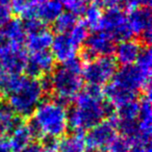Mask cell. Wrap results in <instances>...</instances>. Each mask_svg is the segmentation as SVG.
Segmentation results:
<instances>
[{"mask_svg": "<svg viewBox=\"0 0 152 152\" xmlns=\"http://www.w3.org/2000/svg\"><path fill=\"white\" fill-rule=\"evenodd\" d=\"M74 106L68 112V126L73 132H86L114 115L115 108L104 101L102 88L88 86L74 98Z\"/></svg>", "mask_w": 152, "mask_h": 152, "instance_id": "6da1fadb", "label": "cell"}, {"mask_svg": "<svg viewBox=\"0 0 152 152\" xmlns=\"http://www.w3.org/2000/svg\"><path fill=\"white\" fill-rule=\"evenodd\" d=\"M34 137L55 139L66 134L68 128V110L57 100H42L31 115L29 123Z\"/></svg>", "mask_w": 152, "mask_h": 152, "instance_id": "7a4b0ae2", "label": "cell"}, {"mask_svg": "<svg viewBox=\"0 0 152 152\" xmlns=\"http://www.w3.org/2000/svg\"><path fill=\"white\" fill-rule=\"evenodd\" d=\"M81 71L83 64L77 57L53 69L50 79L52 92L56 97L55 100L65 105L74 100L83 90V78Z\"/></svg>", "mask_w": 152, "mask_h": 152, "instance_id": "3957f363", "label": "cell"}, {"mask_svg": "<svg viewBox=\"0 0 152 152\" xmlns=\"http://www.w3.org/2000/svg\"><path fill=\"white\" fill-rule=\"evenodd\" d=\"M44 97L39 79L20 76L16 87L7 94V105L20 118L30 117Z\"/></svg>", "mask_w": 152, "mask_h": 152, "instance_id": "277c9868", "label": "cell"}, {"mask_svg": "<svg viewBox=\"0 0 152 152\" xmlns=\"http://www.w3.org/2000/svg\"><path fill=\"white\" fill-rule=\"evenodd\" d=\"M116 72L117 63L112 56H99L85 61L81 75L88 86L102 88L114 78Z\"/></svg>", "mask_w": 152, "mask_h": 152, "instance_id": "5b68a950", "label": "cell"}, {"mask_svg": "<svg viewBox=\"0 0 152 152\" xmlns=\"http://www.w3.org/2000/svg\"><path fill=\"white\" fill-rule=\"evenodd\" d=\"M98 30L108 36L114 42L128 40L133 36L127 22V15L119 7L107 9L102 14Z\"/></svg>", "mask_w": 152, "mask_h": 152, "instance_id": "8992f818", "label": "cell"}, {"mask_svg": "<svg viewBox=\"0 0 152 152\" xmlns=\"http://www.w3.org/2000/svg\"><path fill=\"white\" fill-rule=\"evenodd\" d=\"M117 135L118 128L112 116L88 130V134L85 137L86 147L91 152H107L108 147Z\"/></svg>", "mask_w": 152, "mask_h": 152, "instance_id": "52a82bcc", "label": "cell"}, {"mask_svg": "<svg viewBox=\"0 0 152 152\" xmlns=\"http://www.w3.org/2000/svg\"><path fill=\"white\" fill-rule=\"evenodd\" d=\"M150 79H151V73L143 71L133 64L117 70L112 80L126 90L139 94L140 92L145 93L148 90H151Z\"/></svg>", "mask_w": 152, "mask_h": 152, "instance_id": "ba28073f", "label": "cell"}, {"mask_svg": "<svg viewBox=\"0 0 152 152\" xmlns=\"http://www.w3.org/2000/svg\"><path fill=\"white\" fill-rule=\"evenodd\" d=\"M151 21V12L149 7L131 10L127 15V22L132 34L139 37L146 46H149L152 41Z\"/></svg>", "mask_w": 152, "mask_h": 152, "instance_id": "9c48e42d", "label": "cell"}, {"mask_svg": "<svg viewBox=\"0 0 152 152\" xmlns=\"http://www.w3.org/2000/svg\"><path fill=\"white\" fill-rule=\"evenodd\" d=\"M151 90L144 93V97L139 101V116H137V130L132 143L150 144L152 131V108Z\"/></svg>", "mask_w": 152, "mask_h": 152, "instance_id": "30bf717a", "label": "cell"}, {"mask_svg": "<svg viewBox=\"0 0 152 152\" xmlns=\"http://www.w3.org/2000/svg\"><path fill=\"white\" fill-rule=\"evenodd\" d=\"M86 49L83 50V61H91L99 56H110L115 50V42L100 30H96L94 34H89L86 41Z\"/></svg>", "mask_w": 152, "mask_h": 152, "instance_id": "8fae6325", "label": "cell"}, {"mask_svg": "<svg viewBox=\"0 0 152 152\" xmlns=\"http://www.w3.org/2000/svg\"><path fill=\"white\" fill-rule=\"evenodd\" d=\"M54 65L55 59L48 50L31 52L27 56L24 72H26L28 77L38 79L51 73L54 69Z\"/></svg>", "mask_w": 152, "mask_h": 152, "instance_id": "7c38bea8", "label": "cell"}, {"mask_svg": "<svg viewBox=\"0 0 152 152\" xmlns=\"http://www.w3.org/2000/svg\"><path fill=\"white\" fill-rule=\"evenodd\" d=\"M27 61L23 46H12L0 57V70L11 75H21Z\"/></svg>", "mask_w": 152, "mask_h": 152, "instance_id": "4fadbf2b", "label": "cell"}, {"mask_svg": "<svg viewBox=\"0 0 152 152\" xmlns=\"http://www.w3.org/2000/svg\"><path fill=\"white\" fill-rule=\"evenodd\" d=\"M50 48L51 54L55 61L65 64L77 57L79 47L71 40L68 34H57L53 38Z\"/></svg>", "mask_w": 152, "mask_h": 152, "instance_id": "5bb4252c", "label": "cell"}, {"mask_svg": "<svg viewBox=\"0 0 152 152\" xmlns=\"http://www.w3.org/2000/svg\"><path fill=\"white\" fill-rule=\"evenodd\" d=\"M142 48L143 47L139 41L128 39L119 42V44L115 46L113 54H115L116 63L122 67H125V66L133 65L137 61Z\"/></svg>", "mask_w": 152, "mask_h": 152, "instance_id": "9a60e30c", "label": "cell"}, {"mask_svg": "<svg viewBox=\"0 0 152 152\" xmlns=\"http://www.w3.org/2000/svg\"><path fill=\"white\" fill-rule=\"evenodd\" d=\"M34 139V134L30 125L19 121L11 130L9 139L5 141L7 150H11V152H20Z\"/></svg>", "mask_w": 152, "mask_h": 152, "instance_id": "2e32d148", "label": "cell"}, {"mask_svg": "<svg viewBox=\"0 0 152 152\" xmlns=\"http://www.w3.org/2000/svg\"><path fill=\"white\" fill-rule=\"evenodd\" d=\"M53 34L46 27L37 30L31 34H27L24 44L30 52L45 51L50 48L53 41Z\"/></svg>", "mask_w": 152, "mask_h": 152, "instance_id": "e0dca14e", "label": "cell"}, {"mask_svg": "<svg viewBox=\"0 0 152 152\" xmlns=\"http://www.w3.org/2000/svg\"><path fill=\"white\" fill-rule=\"evenodd\" d=\"M64 12V7L59 0H48L43 4L37 7L36 15L44 24L53 23L57 17Z\"/></svg>", "mask_w": 152, "mask_h": 152, "instance_id": "ac0fdd59", "label": "cell"}, {"mask_svg": "<svg viewBox=\"0 0 152 152\" xmlns=\"http://www.w3.org/2000/svg\"><path fill=\"white\" fill-rule=\"evenodd\" d=\"M1 32L13 46H22L25 42L26 32L24 29L23 22L18 19H12L2 28Z\"/></svg>", "mask_w": 152, "mask_h": 152, "instance_id": "d6986e66", "label": "cell"}, {"mask_svg": "<svg viewBox=\"0 0 152 152\" xmlns=\"http://www.w3.org/2000/svg\"><path fill=\"white\" fill-rule=\"evenodd\" d=\"M58 152H86V140L83 133L74 132L72 134L61 137L57 142Z\"/></svg>", "mask_w": 152, "mask_h": 152, "instance_id": "ffe728a7", "label": "cell"}, {"mask_svg": "<svg viewBox=\"0 0 152 152\" xmlns=\"http://www.w3.org/2000/svg\"><path fill=\"white\" fill-rule=\"evenodd\" d=\"M19 122L16 115L7 104H0V140L11 130Z\"/></svg>", "mask_w": 152, "mask_h": 152, "instance_id": "44dd1931", "label": "cell"}, {"mask_svg": "<svg viewBox=\"0 0 152 152\" xmlns=\"http://www.w3.org/2000/svg\"><path fill=\"white\" fill-rule=\"evenodd\" d=\"M78 23L77 16L71 12H63L53 22V27L57 34H69L71 29Z\"/></svg>", "mask_w": 152, "mask_h": 152, "instance_id": "7402d4cb", "label": "cell"}, {"mask_svg": "<svg viewBox=\"0 0 152 152\" xmlns=\"http://www.w3.org/2000/svg\"><path fill=\"white\" fill-rule=\"evenodd\" d=\"M102 11L101 7H97L95 4H91L89 7H86V10L83 11V23L87 26L88 28L93 30H98L99 27L100 21H101L102 17Z\"/></svg>", "mask_w": 152, "mask_h": 152, "instance_id": "603a6c76", "label": "cell"}, {"mask_svg": "<svg viewBox=\"0 0 152 152\" xmlns=\"http://www.w3.org/2000/svg\"><path fill=\"white\" fill-rule=\"evenodd\" d=\"M68 34H69L71 40L73 41L77 46L80 47L83 44H85L88 37H89V28L83 23H79L78 22V23L72 28L71 31Z\"/></svg>", "mask_w": 152, "mask_h": 152, "instance_id": "cb8c5ba5", "label": "cell"}, {"mask_svg": "<svg viewBox=\"0 0 152 152\" xmlns=\"http://www.w3.org/2000/svg\"><path fill=\"white\" fill-rule=\"evenodd\" d=\"M135 66L142 69L147 73H151L152 70V52L149 46H145L142 48L140 55L137 61L134 63Z\"/></svg>", "mask_w": 152, "mask_h": 152, "instance_id": "d4e9b609", "label": "cell"}, {"mask_svg": "<svg viewBox=\"0 0 152 152\" xmlns=\"http://www.w3.org/2000/svg\"><path fill=\"white\" fill-rule=\"evenodd\" d=\"M132 146V140L125 135H117L108 147L107 152H129Z\"/></svg>", "mask_w": 152, "mask_h": 152, "instance_id": "484cf974", "label": "cell"}, {"mask_svg": "<svg viewBox=\"0 0 152 152\" xmlns=\"http://www.w3.org/2000/svg\"><path fill=\"white\" fill-rule=\"evenodd\" d=\"M64 7L68 12H71L74 15H83V11L88 7L89 0H59Z\"/></svg>", "mask_w": 152, "mask_h": 152, "instance_id": "4316f807", "label": "cell"}, {"mask_svg": "<svg viewBox=\"0 0 152 152\" xmlns=\"http://www.w3.org/2000/svg\"><path fill=\"white\" fill-rule=\"evenodd\" d=\"M29 5V0H10V7H11L12 12L21 16Z\"/></svg>", "mask_w": 152, "mask_h": 152, "instance_id": "83f0119b", "label": "cell"}, {"mask_svg": "<svg viewBox=\"0 0 152 152\" xmlns=\"http://www.w3.org/2000/svg\"><path fill=\"white\" fill-rule=\"evenodd\" d=\"M13 19V12L10 5L0 4V28H3Z\"/></svg>", "mask_w": 152, "mask_h": 152, "instance_id": "f1b7e54d", "label": "cell"}, {"mask_svg": "<svg viewBox=\"0 0 152 152\" xmlns=\"http://www.w3.org/2000/svg\"><path fill=\"white\" fill-rule=\"evenodd\" d=\"M152 0H122L121 3H123L124 7L128 11L139 7H149Z\"/></svg>", "mask_w": 152, "mask_h": 152, "instance_id": "f546056e", "label": "cell"}, {"mask_svg": "<svg viewBox=\"0 0 152 152\" xmlns=\"http://www.w3.org/2000/svg\"><path fill=\"white\" fill-rule=\"evenodd\" d=\"M92 4H95L99 7H106V9H112V7H118L122 0H91Z\"/></svg>", "mask_w": 152, "mask_h": 152, "instance_id": "4dcf8cb0", "label": "cell"}, {"mask_svg": "<svg viewBox=\"0 0 152 152\" xmlns=\"http://www.w3.org/2000/svg\"><path fill=\"white\" fill-rule=\"evenodd\" d=\"M41 152H58L57 141L55 139H46L44 144H42Z\"/></svg>", "mask_w": 152, "mask_h": 152, "instance_id": "1f68e13d", "label": "cell"}, {"mask_svg": "<svg viewBox=\"0 0 152 152\" xmlns=\"http://www.w3.org/2000/svg\"><path fill=\"white\" fill-rule=\"evenodd\" d=\"M129 152H151V147H150V144L132 143Z\"/></svg>", "mask_w": 152, "mask_h": 152, "instance_id": "d6a6232c", "label": "cell"}, {"mask_svg": "<svg viewBox=\"0 0 152 152\" xmlns=\"http://www.w3.org/2000/svg\"><path fill=\"white\" fill-rule=\"evenodd\" d=\"M13 45H11V43L7 40V38L3 36L2 32L0 31V57L2 56Z\"/></svg>", "mask_w": 152, "mask_h": 152, "instance_id": "836d02e7", "label": "cell"}, {"mask_svg": "<svg viewBox=\"0 0 152 152\" xmlns=\"http://www.w3.org/2000/svg\"><path fill=\"white\" fill-rule=\"evenodd\" d=\"M41 151H42V144L32 141L28 145H26L20 152H41Z\"/></svg>", "mask_w": 152, "mask_h": 152, "instance_id": "e575fe53", "label": "cell"}, {"mask_svg": "<svg viewBox=\"0 0 152 152\" xmlns=\"http://www.w3.org/2000/svg\"><path fill=\"white\" fill-rule=\"evenodd\" d=\"M46 1H48V0H29L30 5H34V7H39V5L43 4Z\"/></svg>", "mask_w": 152, "mask_h": 152, "instance_id": "d590c367", "label": "cell"}, {"mask_svg": "<svg viewBox=\"0 0 152 152\" xmlns=\"http://www.w3.org/2000/svg\"><path fill=\"white\" fill-rule=\"evenodd\" d=\"M7 142L3 140H0V152H7Z\"/></svg>", "mask_w": 152, "mask_h": 152, "instance_id": "8d00e7d4", "label": "cell"}, {"mask_svg": "<svg viewBox=\"0 0 152 152\" xmlns=\"http://www.w3.org/2000/svg\"><path fill=\"white\" fill-rule=\"evenodd\" d=\"M0 4H10V0H0Z\"/></svg>", "mask_w": 152, "mask_h": 152, "instance_id": "74e56055", "label": "cell"}, {"mask_svg": "<svg viewBox=\"0 0 152 152\" xmlns=\"http://www.w3.org/2000/svg\"><path fill=\"white\" fill-rule=\"evenodd\" d=\"M2 97H3V92L1 91V89H0V103H1V101H2Z\"/></svg>", "mask_w": 152, "mask_h": 152, "instance_id": "f35d334b", "label": "cell"}]
</instances>
